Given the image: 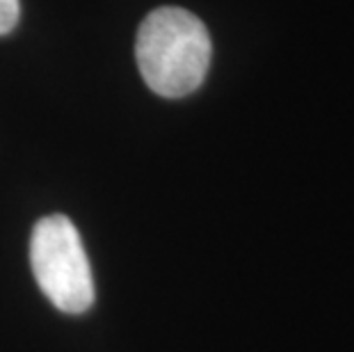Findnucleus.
<instances>
[{
  "mask_svg": "<svg viewBox=\"0 0 354 352\" xmlns=\"http://www.w3.org/2000/svg\"><path fill=\"white\" fill-rule=\"evenodd\" d=\"M213 44L203 21L183 7H158L142 21L135 59L151 92L165 99L192 94L206 80Z\"/></svg>",
  "mask_w": 354,
  "mask_h": 352,
  "instance_id": "obj_1",
  "label": "nucleus"
},
{
  "mask_svg": "<svg viewBox=\"0 0 354 352\" xmlns=\"http://www.w3.org/2000/svg\"><path fill=\"white\" fill-rule=\"evenodd\" d=\"M30 266L41 293L64 313H85L94 304V279L80 234L69 217H41L32 229Z\"/></svg>",
  "mask_w": 354,
  "mask_h": 352,
  "instance_id": "obj_2",
  "label": "nucleus"
},
{
  "mask_svg": "<svg viewBox=\"0 0 354 352\" xmlns=\"http://www.w3.org/2000/svg\"><path fill=\"white\" fill-rule=\"evenodd\" d=\"M21 3L19 0H0V35L12 33L19 24Z\"/></svg>",
  "mask_w": 354,
  "mask_h": 352,
  "instance_id": "obj_3",
  "label": "nucleus"
}]
</instances>
